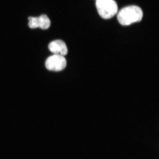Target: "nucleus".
<instances>
[{"instance_id":"obj_3","label":"nucleus","mask_w":159,"mask_h":159,"mask_svg":"<svg viewBox=\"0 0 159 159\" xmlns=\"http://www.w3.org/2000/svg\"><path fill=\"white\" fill-rule=\"evenodd\" d=\"M67 61L64 56L53 54L46 60L45 66L46 68L50 71H62L66 68Z\"/></svg>"},{"instance_id":"obj_2","label":"nucleus","mask_w":159,"mask_h":159,"mask_svg":"<svg viewBox=\"0 0 159 159\" xmlns=\"http://www.w3.org/2000/svg\"><path fill=\"white\" fill-rule=\"evenodd\" d=\"M97 11L102 18L108 19L118 12V6L114 0H97Z\"/></svg>"},{"instance_id":"obj_4","label":"nucleus","mask_w":159,"mask_h":159,"mask_svg":"<svg viewBox=\"0 0 159 159\" xmlns=\"http://www.w3.org/2000/svg\"><path fill=\"white\" fill-rule=\"evenodd\" d=\"M49 50L54 54L65 56L68 53V49L64 42L61 40H55L50 43Z\"/></svg>"},{"instance_id":"obj_6","label":"nucleus","mask_w":159,"mask_h":159,"mask_svg":"<svg viewBox=\"0 0 159 159\" xmlns=\"http://www.w3.org/2000/svg\"><path fill=\"white\" fill-rule=\"evenodd\" d=\"M29 26L31 29L39 28V17H29Z\"/></svg>"},{"instance_id":"obj_5","label":"nucleus","mask_w":159,"mask_h":159,"mask_svg":"<svg viewBox=\"0 0 159 159\" xmlns=\"http://www.w3.org/2000/svg\"><path fill=\"white\" fill-rule=\"evenodd\" d=\"M39 28L43 30L49 29L51 26V21L46 15H42L39 16Z\"/></svg>"},{"instance_id":"obj_1","label":"nucleus","mask_w":159,"mask_h":159,"mask_svg":"<svg viewBox=\"0 0 159 159\" xmlns=\"http://www.w3.org/2000/svg\"><path fill=\"white\" fill-rule=\"evenodd\" d=\"M143 16V11L140 7L131 6L121 9L118 13L117 18L121 25L126 26L140 21Z\"/></svg>"}]
</instances>
